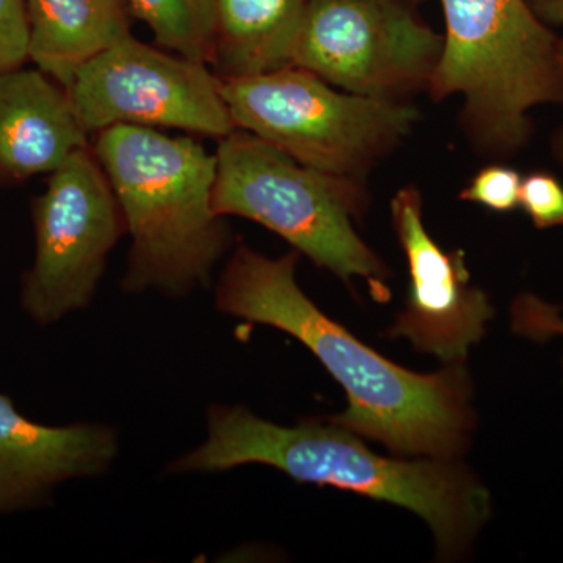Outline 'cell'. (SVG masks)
<instances>
[{
    "label": "cell",
    "mask_w": 563,
    "mask_h": 563,
    "mask_svg": "<svg viewBox=\"0 0 563 563\" xmlns=\"http://www.w3.org/2000/svg\"><path fill=\"white\" fill-rule=\"evenodd\" d=\"M299 252L272 258L240 244L225 263L214 306L228 317L295 336L342 385L347 409L331 420L402 455L451 461L473 429L472 384L462 363L413 373L321 312L296 282Z\"/></svg>",
    "instance_id": "cell-1"
},
{
    "label": "cell",
    "mask_w": 563,
    "mask_h": 563,
    "mask_svg": "<svg viewBox=\"0 0 563 563\" xmlns=\"http://www.w3.org/2000/svg\"><path fill=\"white\" fill-rule=\"evenodd\" d=\"M206 420V440L169 463L166 473H221L261 463L298 483L396 504L431 526L440 558L448 559L461 555L490 517V495L462 466L442 459L384 457L331 418L280 426L246 407L214 404Z\"/></svg>",
    "instance_id": "cell-2"
},
{
    "label": "cell",
    "mask_w": 563,
    "mask_h": 563,
    "mask_svg": "<svg viewBox=\"0 0 563 563\" xmlns=\"http://www.w3.org/2000/svg\"><path fill=\"white\" fill-rule=\"evenodd\" d=\"M131 235L121 288L187 298L207 287L232 243L213 207L217 154L187 136L120 124L92 144Z\"/></svg>",
    "instance_id": "cell-3"
},
{
    "label": "cell",
    "mask_w": 563,
    "mask_h": 563,
    "mask_svg": "<svg viewBox=\"0 0 563 563\" xmlns=\"http://www.w3.org/2000/svg\"><path fill=\"white\" fill-rule=\"evenodd\" d=\"M446 33L429 90L461 96L477 143L512 152L528 140L529 111L563 102V40L526 0H440Z\"/></svg>",
    "instance_id": "cell-4"
},
{
    "label": "cell",
    "mask_w": 563,
    "mask_h": 563,
    "mask_svg": "<svg viewBox=\"0 0 563 563\" xmlns=\"http://www.w3.org/2000/svg\"><path fill=\"white\" fill-rule=\"evenodd\" d=\"M363 206L357 179L309 168L250 132L235 129L218 144V214L257 222L340 279L368 280L379 298L387 268L352 224Z\"/></svg>",
    "instance_id": "cell-5"
},
{
    "label": "cell",
    "mask_w": 563,
    "mask_h": 563,
    "mask_svg": "<svg viewBox=\"0 0 563 563\" xmlns=\"http://www.w3.org/2000/svg\"><path fill=\"white\" fill-rule=\"evenodd\" d=\"M220 87L236 129L309 168L351 179L387 154L418 118L398 99L336 91L296 65L220 79Z\"/></svg>",
    "instance_id": "cell-6"
},
{
    "label": "cell",
    "mask_w": 563,
    "mask_h": 563,
    "mask_svg": "<svg viewBox=\"0 0 563 563\" xmlns=\"http://www.w3.org/2000/svg\"><path fill=\"white\" fill-rule=\"evenodd\" d=\"M35 255L21 280L22 312L41 328L88 309L125 233L120 202L91 146L49 174L32 201Z\"/></svg>",
    "instance_id": "cell-7"
},
{
    "label": "cell",
    "mask_w": 563,
    "mask_h": 563,
    "mask_svg": "<svg viewBox=\"0 0 563 563\" xmlns=\"http://www.w3.org/2000/svg\"><path fill=\"white\" fill-rule=\"evenodd\" d=\"M442 49L401 0H309L291 65L352 95L396 99L429 85Z\"/></svg>",
    "instance_id": "cell-8"
},
{
    "label": "cell",
    "mask_w": 563,
    "mask_h": 563,
    "mask_svg": "<svg viewBox=\"0 0 563 563\" xmlns=\"http://www.w3.org/2000/svg\"><path fill=\"white\" fill-rule=\"evenodd\" d=\"M66 91L88 133L129 124L221 140L236 129L209 65L132 35L81 65Z\"/></svg>",
    "instance_id": "cell-9"
},
{
    "label": "cell",
    "mask_w": 563,
    "mask_h": 563,
    "mask_svg": "<svg viewBox=\"0 0 563 563\" xmlns=\"http://www.w3.org/2000/svg\"><path fill=\"white\" fill-rule=\"evenodd\" d=\"M391 220L406 254L410 287L406 310L388 335L406 336L417 350L448 365L463 363L492 320L487 295L470 285L462 252H448L422 221V199L415 187L402 188L391 201Z\"/></svg>",
    "instance_id": "cell-10"
},
{
    "label": "cell",
    "mask_w": 563,
    "mask_h": 563,
    "mask_svg": "<svg viewBox=\"0 0 563 563\" xmlns=\"http://www.w3.org/2000/svg\"><path fill=\"white\" fill-rule=\"evenodd\" d=\"M118 453L120 437L111 426L43 424L0 393V517L46 506L69 481L102 476Z\"/></svg>",
    "instance_id": "cell-11"
},
{
    "label": "cell",
    "mask_w": 563,
    "mask_h": 563,
    "mask_svg": "<svg viewBox=\"0 0 563 563\" xmlns=\"http://www.w3.org/2000/svg\"><path fill=\"white\" fill-rule=\"evenodd\" d=\"M68 91L46 73H0V187L49 176L90 146Z\"/></svg>",
    "instance_id": "cell-12"
},
{
    "label": "cell",
    "mask_w": 563,
    "mask_h": 563,
    "mask_svg": "<svg viewBox=\"0 0 563 563\" xmlns=\"http://www.w3.org/2000/svg\"><path fill=\"white\" fill-rule=\"evenodd\" d=\"M31 60L68 88L81 65L129 38L125 0H25Z\"/></svg>",
    "instance_id": "cell-13"
},
{
    "label": "cell",
    "mask_w": 563,
    "mask_h": 563,
    "mask_svg": "<svg viewBox=\"0 0 563 563\" xmlns=\"http://www.w3.org/2000/svg\"><path fill=\"white\" fill-rule=\"evenodd\" d=\"M309 0H214L213 66L220 79L255 76L291 65Z\"/></svg>",
    "instance_id": "cell-14"
},
{
    "label": "cell",
    "mask_w": 563,
    "mask_h": 563,
    "mask_svg": "<svg viewBox=\"0 0 563 563\" xmlns=\"http://www.w3.org/2000/svg\"><path fill=\"white\" fill-rule=\"evenodd\" d=\"M165 49L211 65L217 40L214 0H125Z\"/></svg>",
    "instance_id": "cell-15"
},
{
    "label": "cell",
    "mask_w": 563,
    "mask_h": 563,
    "mask_svg": "<svg viewBox=\"0 0 563 563\" xmlns=\"http://www.w3.org/2000/svg\"><path fill=\"white\" fill-rule=\"evenodd\" d=\"M520 174L507 166L493 165L481 169L463 188L461 199L479 203L493 211H510L520 206Z\"/></svg>",
    "instance_id": "cell-16"
},
{
    "label": "cell",
    "mask_w": 563,
    "mask_h": 563,
    "mask_svg": "<svg viewBox=\"0 0 563 563\" xmlns=\"http://www.w3.org/2000/svg\"><path fill=\"white\" fill-rule=\"evenodd\" d=\"M31 60V27L25 0H0V73Z\"/></svg>",
    "instance_id": "cell-17"
},
{
    "label": "cell",
    "mask_w": 563,
    "mask_h": 563,
    "mask_svg": "<svg viewBox=\"0 0 563 563\" xmlns=\"http://www.w3.org/2000/svg\"><path fill=\"white\" fill-rule=\"evenodd\" d=\"M520 206L539 229L563 225V187L547 173H533L521 181Z\"/></svg>",
    "instance_id": "cell-18"
},
{
    "label": "cell",
    "mask_w": 563,
    "mask_h": 563,
    "mask_svg": "<svg viewBox=\"0 0 563 563\" xmlns=\"http://www.w3.org/2000/svg\"><path fill=\"white\" fill-rule=\"evenodd\" d=\"M514 329L533 340L563 336V318L550 303L532 295L517 299L512 309Z\"/></svg>",
    "instance_id": "cell-19"
},
{
    "label": "cell",
    "mask_w": 563,
    "mask_h": 563,
    "mask_svg": "<svg viewBox=\"0 0 563 563\" xmlns=\"http://www.w3.org/2000/svg\"><path fill=\"white\" fill-rule=\"evenodd\" d=\"M537 9L548 21L563 25V0H537Z\"/></svg>",
    "instance_id": "cell-20"
},
{
    "label": "cell",
    "mask_w": 563,
    "mask_h": 563,
    "mask_svg": "<svg viewBox=\"0 0 563 563\" xmlns=\"http://www.w3.org/2000/svg\"><path fill=\"white\" fill-rule=\"evenodd\" d=\"M401 2L410 3L413 2V0H401Z\"/></svg>",
    "instance_id": "cell-21"
}]
</instances>
